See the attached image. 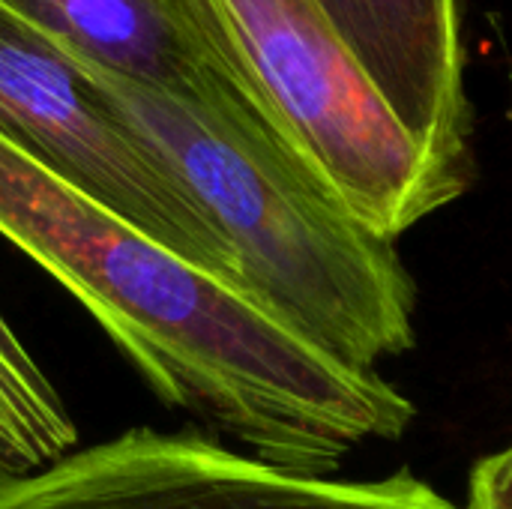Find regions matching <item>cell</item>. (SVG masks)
<instances>
[{"label":"cell","instance_id":"5","mask_svg":"<svg viewBox=\"0 0 512 509\" xmlns=\"http://www.w3.org/2000/svg\"><path fill=\"white\" fill-rule=\"evenodd\" d=\"M0 132L150 240L216 276L207 234L168 171L108 111L69 60L3 3Z\"/></svg>","mask_w":512,"mask_h":509},{"label":"cell","instance_id":"2","mask_svg":"<svg viewBox=\"0 0 512 509\" xmlns=\"http://www.w3.org/2000/svg\"><path fill=\"white\" fill-rule=\"evenodd\" d=\"M66 60L177 183L225 285L357 372L414 345L417 291L396 246L363 228L222 84L168 90Z\"/></svg>","mask_w":512,"mask_h":509},{"label":"cell","instance_id":"8","mask_svg":"<svg viewBox=\"0 0 512 509\" xmlns=\"http://www.w3.org/2000/svg\"><path fill=\"white\" fill-rule=\"evenodd\" d=\"M75 444L66 402L0 312V474H33Z\"/></svg>","mask_w":512,"mask_h":509},{"label":"cell","instance_id":"9","mask_svg":"<svg viewBox=\"0 0 512 509\" xmlns=\"http://www.w3.org/2000/svg\"><path fill=\"white\" fill-rule=\"evenodd\" d=\"M468 509H512V444L477 462L471 471Z\"/></svg>","mask_w":512,"mask_h":509},{"label":"cell","instance_id":"1","mask_svg":"<svg viewBox=\"0 0 512 509\" xmlns=\"http://www.w3.org/2000/svg\"><path fill=\"white\" fill-rule=\"evenodd\" d=\"M0 234L120 348L159 402L294 474L396 441L414 405L312 348L0 132Z\"/></svg>","mask_w":512,"mask_h":509},{"label":"cell","instance_id":"7","mask_svg":"<svg viewBox=\"0 0 512 509\" xmlns=\"http://www.w3.org/2000/svg\"><path fill=\"white\" fill-rule=\"evenodd\" d=\"M60 54L129 81L207 93V66L174 0H0Z\"/></svg>","mask_w":512,"mask_h":509},{"label":"cell","instance_id":"4","mask_svg":"<svg viewBox=\"0 0 512 509\" xmlns=\"http://www.w3.org/2000/svg\"><path fill=\"white\" fill-rule=\"evenodd\" d=\"M0 509H468L411 471L342 483L273 468L201 435L132 429L33 474H0Z\"/></svg>","mask_w":512,"mask_h":509},{"label":"cell","instance_id":"3","mask_svg":"<svg viewBox=\"0 0 512 509\" xmlns=\"http://www.w3.org/2000/svg\"><path fill=\"white\" fill-rule=\"evenodd\" d=\"M213 75L363 228L396 243L462 189L312 0H174Z\"/></svg>","mask_w":512,"mask_h":509},{"label":"cell","instance_id":"6","mask_svg":"<svg viewBox=\"0 0 512 509\" xmlns=\"http://www.w3.org/2000/svg\"><path fill=\"white\" fill-rule=\"evenodd\" d=\"M423 153L465 192L471 102L459 0H312Z\"/></svg>","mask_w":512,"mask_h":509}]
</instances>
